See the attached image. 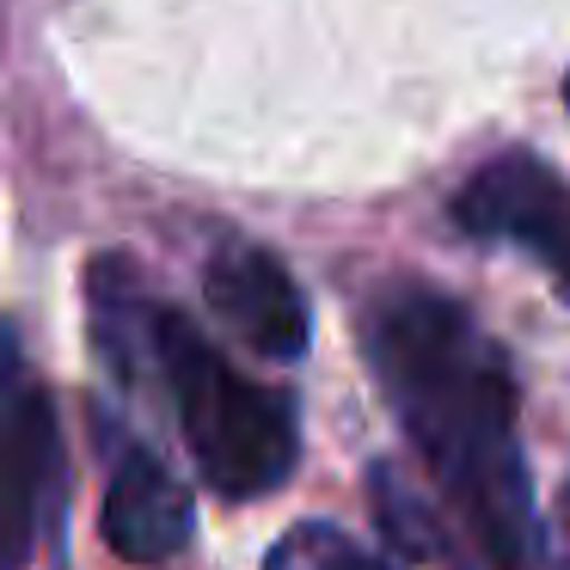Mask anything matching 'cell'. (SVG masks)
<instances>
[{"label":"cell","instance_id":"obj_9","mask_svg":"<svg viewBox=\"0 0 570 570\" xmlns=\"http://www.w3.org/2000/svg\"><path fill=\"white\" fill-rule=\"evenodd\" d=\"M564 105H570V75H564Z\"/></svg>","mask_w":570,"mask_h":570},{"label":"cell","instance_id":"obj_3","mask_svg":"<svg viewBox=\"0 0 570 570\" xmlns=\"http://www.w3.org/2000/svg\"><path fill=\"white\" fill-rule=\"evenodd\" d=\"M454 222L479 246H515L570 288V185L546 160L509 148L454 190Z\"/></svg>","mask_w":570,"mask_h":570},{"label":"cell","instance_id":"obj_7","mask_svg":"<svg viewBox=\"0 0 570 570\" xmlns=\"http://www.w3.org/2000/svg\"><path fill=\"white\" fill-rule=\"evenodd\" d=\"M264 570H399V564L374 558L368 546H356L344 528H332V521H301V528H288L283 540L271 546Z\"/></svg>","mask_w":570,"mask_h":570},{"label":"cell","instance_id":"obj_2","mask_svg":"<svg viewBox=\"0 0 570 570\" xmlns=\"http://www.w3.org/2000/svg\"><path fill=\"white\" fill-rule=\"evenodd\" d=\"M92 337L124 381H136L141 362L160 374L185 448L209 479V491L264 497L295 472L301 435L288 393L246 381L185 313L124 295L111 271H92Z\"/></svg>","mask_w":570,"mask_h":570},{"label":"cell","instance_id":"obj_6","mask_svg":"<svg viewBox=\"0 0 570 570\" xmlns=\"http://www.w3.org/2000/svg\"><path fill=\"white\" fill-rule=\"evenodd\" d=\"M13 435H7V472H13V546H7V570L26 564L31 540H38L43 515H50V497H56V417H50V399L19 386L13 411H7Z\"/></svg>","mask_w":570,"mask_h":570},{"label":"cell","instance_id":"obj_1","mask_svg":"<svg viewBox=\"0 0 570 570\" xmlns=\"http://www.w3.org/2000/svg\"><path fill=\"white\" fill-rule=\"evenodd\" d=\"M362 350L435 484V558L454 570H540L521 399L484 325L454 295L393 283L362 313Z\"/></svg>","mask_w":570,"mask_h":570},{"label":"cell","instance_id":"obj_5","mask_svg":"<svg viewBox=\"0 0 570 570\" xmlns=\"http://www.w3.org/2000/svg\"><path fill=\"white\" fill-rule=\"evenodd\" d=\"M105 546L129 564H166L190 546V491L154 454H124L105 484Z\"/></svg>","mask_w":570,"mask_h":570},{"label":"cell","instance_id":"obj_8","mask_svg":"<svg viewBox=\"0 0 570 570\" xmlns=\"http://www.w3.org/2000/svg\"><path fill=\"white\" fill-rule=\"evenodd\" d=\"M546 570H570V479L552 503V521H546Z\"/></svg>","mask_w":570,"mask_h":570},{"label":"cell","instance_id":"obj_4","mask_svg":"<svg viewBox=\"0 0 570 570\" xmlns=\"http://www.w3.org/2000/svg\"><path fill=\"white\" fill-rule=\"evenodd\" d=\"M203 301L222 325H234L264 362H301L307 356V301H301L288 264L271 246L222 239L203 264Z\"/></svg>","mask_w":570,"mask_h":570}]
</instances>
